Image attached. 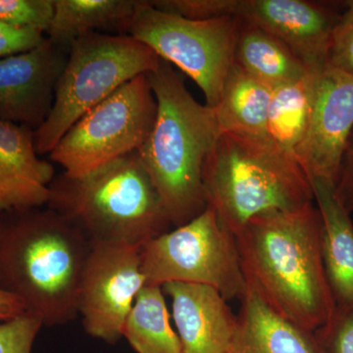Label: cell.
Segmentation results:
<instances>
[{
	"label": "cell",
	"mask_w": 353,
	"mask_h": 353,
	"mask_svg": "<svg viewBox=\"0 0 353 353\" xmlns=\"http://www.w3.org/2000/svg\"><path fill=\"white\" fill-rule=\"evenodd\" d=\"M245 280L272 307L315 332L336 309L322 256V221L309 203L252 218L234 236Z\"/></svg>",
	"instance_id": "obj_1"
},
{
	"label": "cell",
	"mask_w": 353,
	"mask_h": 353,
	"mask_svg": "<svg viewBox=\"0 0 353 353\" xmlns=\"http://www.w3.org/2000/svg\"><path fill=\"white\" fill-rule=\"evenodd\" d=\"M92 245L48 206L0 210V292L43 326L79 315L78 294Z\"/></svg>",
	"instance_id": "obj_2"
},
{
	"label": "cell",
	"mask_w": 353,
	"mask_h": 353,
	"mask_svg": "<svg viewBox=\"0 0 353 353\" xmlns=\"http://www.w3.org/2000/svg\"><path fill=\"white\" fill-rule=\"evenodd\" d=\"M148 77L157 101V118L137 152L172 226L180 227L208 208L204 166L223 132L214 108L194 99L170 63L160 59Z\"/></svg>",
	"instance_id": "obj_3"
},
{
	"label": "cell",
	"mask_w": 353,
	"mask_h": 353,
	"mask_svg": "<svg viewBox=\"0 0 353 353\" xmlns=\"http://www.w3.org/2000/svg\"><path fill=\"white\" fill-rule=\"evenodd\" d=\"M46 206L90 245L141 248L172 226L137 152L83 176H55Z\"/></svg>",
	"instance_id": "obj_4"
},
{
	"label": "cell",
	"mask_w": 353,
	"mask_h": 353,
	"mask_svg": "<svg viewBox=\"0 0 353 353\" xmlns=\"http://www.w3.org/2000/svg\"><path fill=\"white\" fill-rule=\"evenodd\" d=\"M203 187L208 206L234 236L255 216L314 201L296 158L267 137L223 132L206 160Z\"/></svg>",
	"instance_id": "obj_5"
},
{
	"label": "cell",
	"mask_w": 353,
	"mask_h": 353,
	"mask_svg": "<svg viewBox=\"0 0 353 353\" xmlns=\"http://www.w3.org/2000/svg\"><path fill=\"white\" fill-rule=\"evenodd\" d=\"M159 62L150 48L128 34L90 32L75 39L70 44L52 109L34 131L38 154H50L88 110L136 77L152 73Z\"/></svg>",
	"instance_id": "obj_6"
},
{
	"label": "cell",
	"mask_w": 353,
	"mask_h": 353,
	"mask_svg": "<svg viewBox=\"0 0 353 353\" xmlns=\"http://www.w3.org/2000/svg\"><path fill=\"white\" fill-rule=\"evenodd\" d=\"M141 267L145 285H208L227 301H240L246 289L236 238L209 206L187 224L141 246Z\"/></svg>",
	"instance_id": "obj_7"
},
{
	"label": "cell",
	"mask_w": 353,
	"mask_h": 353,
	"mask_svg": "<svg viewBox=\"0 0 353 353\" xmlns=\"http://www.w3.org/2000/svg\"><path fill=\"white\" fill-rule=\"evenodd\" d=\"M238 28L236 18L189 19L139 0L126 34L189 76L214 108L234 63Z\"/></svg>",
	"instance_id": "obj_8"
},
{
	"label": "cell",
	"mask_w": 353,
	"mask_h": 353,
	"mask_svg": "<svg viewBox=\"0 0 353 353\" xmlns=\"http://www.w3.org/2000/svg\"><path fill=\"white\" fill-rule=\"evenodd\" d=\"M157 111L148 75L136 77L77 121L50 153V159L66 175L80 176L138 152Z\"/></svg>",
	"instance_id": "obj_9"
},
{
	"label": "cell",
	"mask_w": 353,
	"mask_h": 353,
	"mask_svg": "<svg viewBox=\"0 0 353 353\" xmlns=\"http://www.w3.org/2000/svg\"><path fill=\"white\" fill-rule=\"evenodd\" d=\"M152 4L189 19L245 21L281 39L310 69L327 65L341 14L331 4L310 0H153Z\"/></svg>",
	"instance_id": "obj_10"
},
{
	"label": "cell",
	"mask_w": 353,
	"mask_h": 353,
	"mask_svg": "<svg viewBox=\"0 0 353 353\" xmlns=\"http://www.w3.org/2000/svg\"><path fill=\"white\" fill-rule=\"evenodd\" d=\"M145 285L141 248L92 245L81 278L78 312L92 338L115 345L136 297Z\"/></svg>",
	"instance_id": "obj_11"
},
{
	"label": "cell",
	"mask_w": 353,
	"mask_h": 353,
	"mask_svg": "<svg viewBox=\"0 0 353 353\" xmlns=\"http://www.w3.org/2000/svg\"><path fill=\"white\" fill-rule=\"evenodd\" d=\"M353 131V75L325 65L320 70L312 117L296 157L310 183L336 185Z\"/></svg>",
	"instance_id": "obj_12"
},
{
	"label": "cell",
	"mask_w": 353,
	"mask_h": 353,
	"mask_svg": "<svg viewBox=\"0 0 353 353\" xmlns=\"http://www.w3.org/2000/svg\"><path fill=\"white\" fill-rule=\"evenodd\" d=\"M68 53L46 37L34 50L0 59V119L38 130L52 109Z\"/></svg>",
	"instance_id": "obj_13"
},
{
	"label": "cell",
	"mask_w": 353,
	"mask_h": 353,
	"mask_svg": "<svg viewBox=\"0 0 353 353\" xmlns=\"http://www.w3.org/2000/svg\"><path fill=\"white\" fill-rule=\"evenodd\" d=\"M172 313L183 353H227L236 315L218 290L208 285L168 283Z\"/></svg>",
	"instance_id": "obj_14"
},
{
	"label": "cell",
	"mask_w": 353,
	"mask_h": 353,
	"mask_svg": "<svg viewBox=\"0 0 353 353\" xmlns=\"http://www.w3.org/2000/svg\"><path fill=\"white\" fill-rule=\"evenodd\" d=\"M240 301L227 353H324L315 332L280 314L248 281Z\"/></svg>",
	"instance_id": "obj_15"
},
{
	"label": "cell",
	"mask_w": 353,
	"mask_h": 353,
	"mask_svg": "<svg viewBox=\"0 0 353 353\" xmlns=\"http://www.w3.org/2000/svg\"><path fill=\"white\" fill-rule=\"evenodd\" d=\"M52 164L39 158L34 130L0 119V183L12 208L46 205Z\"/></svg>",
	"instance_id": "obj_16"
},
{
	"label": "cell",
	"mask_w": 353,
	"mask_h": 353,
	"mask_svg": "<svg viewBox=\"0 0 353 353\" xmlns=\"http://www.w3.org/2000/svg\"><path fill=\"white\" fill-rule=\"evenodd\" d=\"M322 221V256L336 308H353V224L336 185L322 179L311 182Z\"/></svg>",
	"instance_id": "obj_17"
},
{
	"label": "cell",
	"mask_w": 353,
	"mask_h": 353,
	"mask_svg": "<svg viewBox=\"0 0 353 353\" xmlns=\"http://www.w3.org/2000/svg\"><path fill=\"white\" fill-rule=\"evenodd\" d=\"M234 62L273 88L299 80L316 70L306 66L281 39L243 20H239Z\"/></svg>",
	"instance_id": "obj_18"
},
{
	"label": "cell",
	"mask_w": 353,
	"mask_h": 353,
	"mask_svg": "<svg viewBox=\"0 0 353 353\" xmlns=\"http://www.w3.org/2000/svg\"><path fill=\"white\" fill-rule=\"evenodd\" d=\"M273 88L233 63L214 110L223 132L266 136L267 117Z\"/></svg>",
	"instance_id": "obj_19"
},
{
	"label": "cell",
	"mask_w": 353,
	"mask_h": 353,
	"mask_svg": "<svg viewBox=\"0 0 353 353\" xmlns=\"http://www.w3.org/2000/svg\"><path fill=\"white\" fill-rule=\"evenodd\" d=\"M139 0H54L48 32L53 43L68 48L83 34L101 31L126 34Z\"/></svg>",
	"instance_id": "obj_20"
},
{
	"label": "cell",
	"mask_w": 353,
	"mask_h": 353,
	"mask_svg": "<svg viewBox=\"0 0 353 353\" xmlns=\"http://www.w3.org/2000/svg\"><path fill=\"white\" fill-rule=\"evenodd\" d=\"M321 69L311 70L299 80L279 85L272 92L267 138L294 157L310 124Z\"/></svg>",
	"instance_id": "obj_21"
},
{
	"label": "cell",
	"mask_w": 353,
	"mask_h": 353,
	"mask_svg": "<svg viewBox=\"0 0 353 353\" xmlns=\"http://www.w3.org/2000/svg\"><path fill=\"white\" fill-rule=\"evenodd\" d=\"M122 336L137 353H183L180 339L170 324L162 287L145 285L141 289Z\"/></svg>",
	"instance_id": "obj_22"
},
{
	"label": "cell",
	"mask_w": 353,
	"mask_h": 353,
	"mask_svg": "<svg viewBox=\"0 0 353 353\" xmlns=\"http://www.w3.org/2000/svg\"><path fill=\"white\" fill-rule=\"evenodd\" d=\"M54 15V0H0V22L48 34Z\"/></svg>",
	"instance_id": "obj_23"
},
{
	"label": "cell",
	"mask_w": 353,
	"mask_h": 353,
	"mask_svg": "<svg viewBox=\"0 0 353 353\" xmlns=\"http://www.w3.org/2000/svg\"><path fill=\"white\" fill-rule=\"evenodd\" d=\"M43 327L41 319L27 312L0 323V353H32Z\"/></svg>",
	"instance_id": "obj_24"
},
{
	"label": "cell",
	"mask_w": 353,
	"mask_h": 353,
	"mask_svg": "<svg viewBox=\"0 0 353 353\" xmlns=\"http://www.w3.org/2000/svg\"><path fill=\"white\" fill-rule=\"evenodd\" d=\"M315 336L324 353H353V308L334 309Z\"/></svg>",
	"instance_id": "obj_25"
},
{
	"label": "cell",
	"mask_w": 353,
	"mask_h": 353,
	"mask_svg": "<svg viewBox=\"0 0 353 353\" xmlns=\"http://www.w3.org/2000/svg\"><path fill=\"white\" fill-rule=\"evenodd\" d=\"M327 65L353 75V1L347 2L334 28Z\"/></svg>",
	"instance_id": "obj_26"
},
{
	"label": "cell",
	"mask_w": 353,
	"mask_h": 353,
	"mask_svg": "<svg viewBox=\"0 0 353 353\" xmlns=\"http://www.w3.org/2000/svg\"><path fill=\"white\" fill-rule=\"evenodd\" d=\"M46 38L37 30L19 29L0 22V59L34 50Z\"/></svg>",
	"instance_id": "obj_27"
},
{
	"label": "cell",
	"mask_w": 353,
	"mask_h": 353,
	"mask_svg": "<svg viewBox=\"0 0 353 353\" xmlns=\"http://www.w3.org/2000/svg\"><path fill=\"white\" fill-rule=\"evenodd\" d=\"M339 199L348 213L353 212V131L341 160L340 174L336 183Z\"/></svg>",
	"instance_id": "obj_28"
},
{
	"label": "cell",
	"mask_w": 353,
	"mask_h": 353,
	"mask_svg": "<svg viewBox=\"0 0 353 353\" xmlns=\"http://www.w3.org/2000/svg\"><path fill=\"white\" fill-rule=\"evenodd\" d=\"M25 312V308L17 299L0 292V323L8 321Z\"/></svg>",
	"instance_id": "obj_29"
},
{
	"label": "cell",
	"mask_w": 353,
	"mask_h": 353,
	"mask_svg": "<svg viewBox=\"0 0 353 353\" xmlns=\"http://www.w3.org/2000/svg\"><path fill=\"white\" fill-rule=\"evenodd\" d=\"M9 208H12L10 197H9L8 194H7L6 188L0 183V210Z\"/></svg>",
	"instance_id": "obj_30"
}]
</instances>
